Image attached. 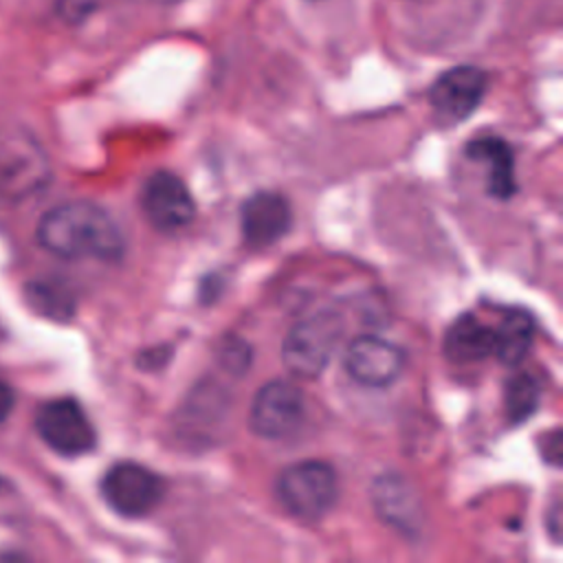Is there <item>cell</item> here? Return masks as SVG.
I'll return each instance as SVG.
<instances>
[{"instance_id": "cell-1", "label": "cell", "mask_w": 563, "mask_h": 563, "mask_svg": "<svg viewBox=\"0 0 563 563\" xmlns=\"http://www.w3.org/2000/svg\"><path fill=\"white\" fill-rule=\"evenodd\" d=\"M37 242L62 260L114 262L125 249L114 218L88 200H70L48 209L37 224Z\"/></svg>"}, {"instance_id": "cell-2", "label": "cell", "mask_w": 563, "mask_h": 563, "mask_svg": "<svg viewBox=\"0 0 563 563\" xmlns=\"http://www.w3.org/2000/svg\"><path fill=\"white\" fill-rule=\"evenodd\" d=\"M275 493L292 517L317 521L336 501V473L330 464L319 460L297 462L279 473Z\"/></svg>"}, {"instance_id": "cell-3", "label": "cell", "mask_w": 563, "mask_h": 563, "mask_svg": "<svg viewBox=\"0 0 563 563\" xmlns=\"http://www.w3.org/2000/svg\"><path fill=\"white\" fill-rule=\"evenodd\" d=\"M343 334L341 317L334 312H317L290 328L282 345L286 367L301 378H317L330 363Z\"/></svg>"}, {"instance_id": "cell-4", "label": "cell", "mask_w": 563, "mask_h": 563, "mask_svg": "<svg viewBox=\"0 0 563 563\" xmlns=\"http://www.w3.org/2000/svg\"><path fill=\"white\" fill-rule=\"evenodd\" d=\"M48 178V161L35 139L22 132L0 136V194L4 198H29L40 191Z\"/></svg>"}, {"instance_id": "cell-5", "label": "cell", "mask_w": 563, "mask_h": 563, "mask_svg": "<svg viewBox=\"0 0 563 563\" xmlns=\"http://www.w3.org/2000/svg\"><path fill=\"white\" fill-rule=\"evenodd\" d=\"M35 429L44 444L64 457H79L95 449L97 433L81 405L73 398L44 402L35 413Z\"/></svg>"}, {"instance_id": "cell-6", "label": "cell", "mask_w": 563, "mask_h": 563, "mask_svg": "<svg viewBox=\"0 0 563 563\" xmlns=\"http://www.w3.org/2000/svg\"><path fill=\"white\" fill-rule=\"evenodd\" d=\"M101 495L114 512L143 517L161 501L163 484L156 473L136 462H117L103 473Z\"/></svg>"}, {"instance_id": "cell-7", "label": "cell", "mask_w": 563, "mask_h": 563, "mask_svg": "<svg viewBox=\"0 0 563 563\" xmlns=\"http://www.w3.org/2000/svg\"><path fill=\"white\" fill-rule=\"evenodd\" d=\"M303 391L290 383L275 378L260 387L251 405V427L268 440L292 435L303 422Z\"/></svg>"}, {"instance_id": "cell-8", "label": "cell", "mask_w": 563, "mask_h": 563, "mask_svg": "<svg viewBox=\"0 0 563 563\" xmlns=\"http://www.w3.org/2000/svg\"><path fill=\"white\" fill-rule=\"evenodd\" d=\"M488 86V75L477 66H455L442 73L431 90L429 103L435 119L444 125L468 119L482 103Z\"/></svg>"}, {"instance_id": "cell-9", "label": "cell", "mask_w": 563, "mask_h": 563, "mask_svg": "<svg viewBox=\"0 0 563 563\" xmlns=\"http://www.w3.org/2000/svg\"><path fill=\"white\" fill-rule=\"evenodd\" d=\"M141 207L158 231H176L194 220L196 202L180 176L154 172L141 191Z\"/></svg>"}, {"instance_id": "cell-10", "label": "cell", "mask_w": 563, "mask_h": 563, "mask_svg": "<svg viewBox=\"0 0 563 563\" xmlns=\"http://www.w3.org/2000/svg\"><path fill=\"white\" fill-rule=\"evenodd\" d=\"M402 350L378 336H358L345 352L347 374L367 387H385L402 369Z\"/></svg>"}, {"instance_id": "cell-11", "label": "cell", "mask_w": 563, "mask_h": 563, "mask_svg": "<svg viewBox=\"0 0 563 563\" xmlns=\"http://www.w3.org/2000/svg\"><path fill=\"white\" fill-rule=\"evenodd\" d=\"M290 222L292 209L282 194L257 191L242 205V235L251 246H268L277 242L290 229Z\"/></svg>"}, {"instance_id": "cell-12", "label": "cell", "mask_w": 563, "mask_h": 563, "mask_svg": "<svg viewBox=\"0 0 563 563\" xmlns=\"http://www.w3.org/2000/svg\"><path fill=\"white\" fill-rule=\"evenodd\" d=\"M444 354L453 363H475L495 352V328L475 314L457 317L444 334Z\"/></svg>"}, {"instance_id": "cell-13", "label": "cell", "mask_w": 563, "mask_h": 563, "mask_svg": "<svg viewBox=\"0 0 563 563\" xmlns=\"http://www.w3.org/2000/svg\"><path fill=\"white\" fill-rule=\"evenodd\" d=\"M466 154L486 163L488 167V194L495 198H510L515 194V161L512 150L499 136H482L468 143Z\"/></svg>"}, {"instance_id": "cell-14", "label": "cell", "mask_w": 563, "mask_h": 563, "mask_svg": "<svg viewBox=\"0 0 563 563\" xmlns=\"http://www.w3.org/2000/svg\"><path fill=\"white\" fill-rule=\"evenodd\" d=\"M534 336V319L526 310H510L495 328V352L501 363L517 365L526 358Z\"/></svg>"}, {"instance_id": "cell-15", "label": "cell", "mask_w": 563, "mask_h": 563, "mask_svg": "<svg viewBox=\"0 0 563 563\" xmlns=\"http://www.w3.org/2000/svg\"><path fill=\"white\" fill-rule=\"evenodd\" d=\"M374 501L378 512L389 521L405 528H411L413 519L418 517L416 510V497L407 488V484L400 477H383L374 486Z\"/></svg>"}, {"instance_id": "cell-16", "label": "cell", "mask_w": 563, "mask_h": 563, "mask_svg": "<svg viewBox=\"0 0 563 563\" xmlns=\"http://www.w3.org/2000/svg\"><path fill=\"white\" fill-rule=\"evenodd\" d=\"M26 297L40 314L51 319H68L75 310L73 292L62 279H33Z\"/></svg>"}, {"instance_id": "cell-17", "label": "cell", "mask_w": 563, "mask_h": 563, "mask_svg": "<svg viewBox=\"0 0 563 563\" xmlns=\"http://www.w3.org/2000/svg\"><path fill=\"white\" fill-rule=\"evenodd\" d=\"M541 400V385L532 374H515L508 378L506 383V391H504V405H506V413L508 420L519 424L526 418H530Z\"/></svg>"}, {"instance_id": "cell-18", "label": "cell", "mask_w": 563, "mask_h": 563, "mask_svg": "<svg viewBox=\"0 0 563 563\" xmlns=\"http://www.w3.org/2000/svg\"><path fill=\"white\" fill-rule=\"evenodd\" d=\"M97 7V0H57V11L66 22H81L86 20Z\"/></svg>"}, {"instance_id": "cell-19", "label": "cell", "mask_w": 563, "mask_h": 563, "mask_svg": "<svg viewBox=\"0 0 563 563\" xmlns=\"http://www.w3.org/2000/svg\"><path fill=\"white\" fill-rule=\"evenodd\" d=\"M545 449H543V460H548L550 464H559L561 460V431L554 429L552 433H548L545 438Z\"/></svg>"}, {"instance_id": "cell-20", "label": "cell", "mask_w": 563, "mask_h": 563, "mask_svg": "<svg viewBox=\"0 0 563 563\" xmlns=\"http://www.w3.org/2000/svg\"><path fill=\"white\" fill-rule=\"evenodd\" d=\"M13 402H15V396H13L11 385L0 378V424L11 416Z\"/></svg>"}, {"instance_id": "cell-21", "label": "cell", "mask_w": 563, "mask_h": 563, "mask_svg": "<svg viewBox=\"0 0 563 563\" xmlns=\"http://www.w3.org/2000/svg\"><path fill=\"white\" fill-rule=\"evenodd\" d=\"M0 486H2V479H0Z\"/></svg>"}]
</instances>
